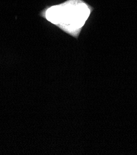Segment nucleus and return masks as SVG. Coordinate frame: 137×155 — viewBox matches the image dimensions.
<instances>
[{
	"mask_svg": "<svg viewBox=\"0 0 137 155\" xmlns=\"http://www.w3.org/2000/svg\"><path fill=\"white\" fill-rule=\"evenodd\" d=\"M94 8L84 0H66L46 7L40 16L70 36L78 38Z\"/></svg>",
	"mask_w": 137,
	"mask_h": 155,
	"instance_id": "f257e3e1",
	"label": "nucleus"
}]
</instances>
